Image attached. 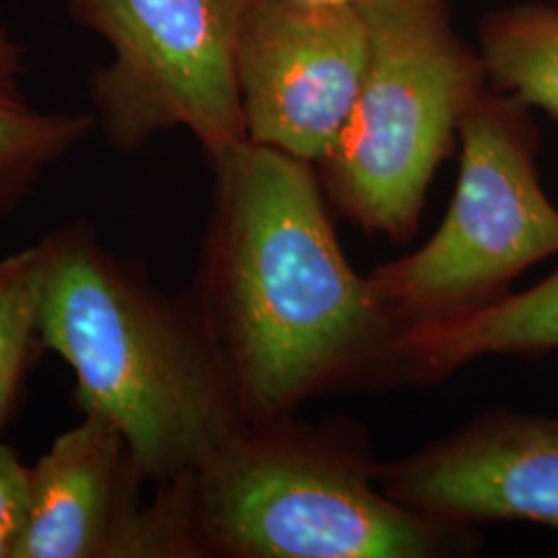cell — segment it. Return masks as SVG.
Segmentation results:
<instances>
[{
    "mask_svg": "<svg viewBox=\"0 0 558 558\" xmlns=\"http://www.w3.org/2000/svg\"><path fill=\"white\" fill-rule=\"evenodd\" d=\"M46 246L38 240L0 259V437L15 418L25 383L41 352V279Z\"/></svg>",
    "mask_w": 558,
    "mask_h": 558,
    "instance_id": "13",
    "label": "cell"
},
{
    "mask_svg": "<svg viewBox=\"0 0 558 558\" xmlns=\"http://www.w3.org/2000/svg\"><path fill=\"white\" fill-rule=\"evenodd\" d=\"M145 484L119 430L81 416L27 468L15 558H195L172 493Z\"/></svg>",
    "mask_w": 558,
    "mask_h": 558,
    "instance_id": "8",
    "label": "cell"
},
{
    "mask_svg": "<svg viewBox=\"0 0 558 558\" xmlns=\"http://www.w3.org/2000/svg\"><path fill=\"white\" fill-rule=\"evenodd\" d=\"M315 2H327V4H359L362 0H315Z\"/></svg>",
    "mask_w": 558,
    "mask_h": 558,
    "instance_id": "15",
    "label": "cell"
},
{
    "mask_svg": "<svg viewBox=\"0 0 558 558\" xmlns=\"http://www.w3.org/2000/svg\"><path fill=\"white\" fill-rule=\"evenodd\" d=\"M368 60L354 110L320 184L368 234L408 242L459 124L488 87L480 54L459 40L447 0H362Z\"/></svg>",
    "mask_w": 558,
    "mask_h": 558,
    "instance_id": "4",
    "label": "cell"
},
{
    "mask_svg": "<svg viewBox=\"0 0 558 558\" xmlns=\"http://www.w3.org/2000/svg\"><path fill=\"white\" fill-rule=\"evenodd\" d=\"M557 350L558 269L476 313L408 329L399 341L398 380L430 383L486 356L532 359Z\"/></svg>",
    "mask_w": 558,
    "mask_h": 558,
    "instance_id": "10",
    "label": "cell"
},
{
    "mask_svg": "<svg viewBox=\"0 0 558 558\" xmlns=\"http://www.w3.org/2000/svg\"><path fill=\"white\" fill-rule=\"evenodd\" d=\"M27 468L0 437V558H15L27 515Z\"/></svg>",
    "mask_w": 558,
    "mask_h": 558,
    "instance_id": "14",
    "label": "cell"
},
{
    "mask_svg": "<svg viewBox=\"0 0 558 558\" xmlns=\"http://www.w3.org/2000/svg\"><path fill=\"white\" fill-rule=\"evenodd\" d=\"M480 59L495 92L558 120V4H518L488 17Z\"/></svg>",
    "mask_w": 558,
    "mask_h": 558,
    "instance_id": "12",
    "label": "cell"
},
{
    "mask_svg": "<svg viewBox=\"0 0 558 558\" xmlns=\"http://www.w3.org/2000/svg\"><path fill=\"white\" fill-rule=\"evenodd\" d=\"M391 499L430 519L476 527H558V416L493 412L412 456L379 463Z\"/></svg>",
    "mask_w": 558,
    "mask_h": 558,
    "instance_id": "9",
    "label": "cell"
},
{
    "mask_svg": "<svg viewBox=\"0 0 558 558\" xmlns=\"http://www.w3.org/2000/svg\"><path fill=\"white\" fill-rule=\"evenodd\" d=\"M25 48L0 25V221L32 197L41 174L96 129L94 114L44 112L23 92Z\"/></svg>",
    "mask_w": 558,
    "mask_h": 558,
    "instance_id": "11",
    "label": "cell"
},
{
    "mask_svg": "<svg viewBox=\"0 0 558 558\" xmlns=\"http://www.w3.org/2000/svg\"><path fill=\"white\" fill-rule=\"evenodd\" d=\"M366 60L359 4L248 0L236 48L248 141L319 166L354 110Z\"/></svg>",
    "mask_w": 558,
    "mask_h": 558,
    "instance_id": "7",
    "label": "cell"
},
{
    "mask_svg": "<svg viewBox=\"0 0 558 558\" xmlns=\"http://www.w3.org/2000/svg\"><path fill=\"white\" fill-rule=\"evenodd\" d=\"M211 209L189 296L246 424L398 380L405 325L345 259L313 163L244 141L209 158Z\"/></svg>",
    "mask_w": 558,
    "mask_h": 558,
    "instance_id": "1",
    "label": "cell"
},
{
    "mask_svg": "<svg viewBox=\"0 0 558 558\" xmlns=\"http://www.w3.org/2000/svg\"><path fill=\"white\" fill-rule=\"evenodd\" d=\"M557 4H558V0H557Z\"/></svg>",
    "mask_w": 558,
    "mask_h": 558,
    "instance_id": "16",
    "label": "cell"
},
{
    "mask_svg": "<svg viewBox=\"0 0 558 558\" xmlns=\"http://www.w3.org/2000/svg\"><path fill=\"white\" fill-rule=\"evenodd\" d=\"M41 242V343L73 371L75 410L119 430L151 488L197 468L246 422L189 292L166 294L89 221Z\"/></svg>",
    "mask_w": 558,
    "mask_h": 558,
    "instance_id": "2",
    "label": "cell"
},
{
    "mask_svg": "<svg viewBox=\"0 0 558 558\" xmlns=\"http://www.w3.org/2000/svg\"><path fill=\"white\" fill-rule=\"evenodd\" d=\"M248 0H66L71 17L108 41L89 77L96 129L120 154L186 129L207 158L248 141L236 48Z\"/></svg>",
    "mask_w": 558,
    "mask_h": 558,
    "instance_id": "6",
    "label": "cell"
},
{
    "mask_svg": "<svg viewBox=\"0 0 558 558\" xmlns=\"http://www.w3.org/2000/svg\"><path fill=\"white\" fill-rule=\"evenodd\" d=\"M168 484L195 558H442L480 548L474 527L385 495L368 437L350 422L244 424Z\"/></svg>",
    "mask_w": 558,
    "mask_h": 558,
    "instance_id": "3",
    "label": "cell"
},
{
    "mask_svg": "<svg viewBox=\"0 0 558 558\" xmlns=\"http://www.w3.org/2000/svg\"><path fill=\"white\" fill-rule=\"evenodd\" d=\"M459 141L458 189L439 230L371 276L405 329L476 313L558 255V207L539 184L530 106L488 85L463 114Z\"/></svg>",
    "mask_w": 558,
    "mask_h": 558,
    "instance_id": "5",
    "label": "cell"
}]
</instances>
